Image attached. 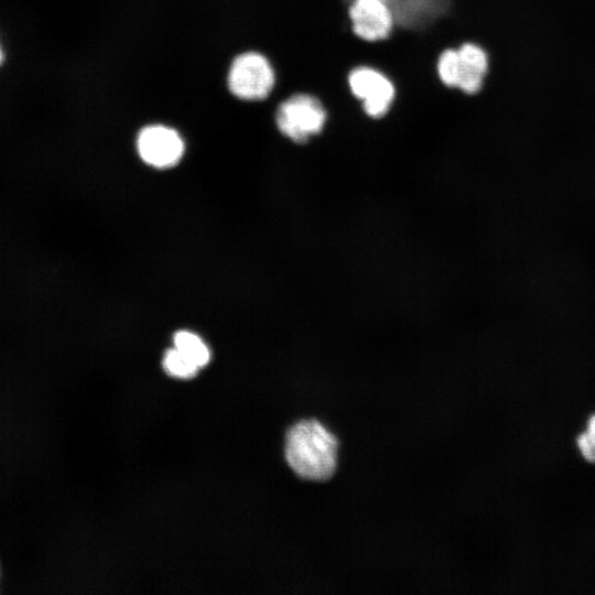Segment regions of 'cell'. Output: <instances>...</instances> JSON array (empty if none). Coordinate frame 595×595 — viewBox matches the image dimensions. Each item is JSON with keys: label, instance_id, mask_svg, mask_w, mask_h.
<instances>
[{"label": "cell", "instance_id": "7", "mask_svg": "<svg viewBox=\"0 0 595 595\" xmlns=\"http://www.w3.org/2000/svg\"><path fill=\"white\" fill-rule=\"evenodd\" d=\"M459 73L457 88L466 95L478 93L489 67L486 51L476 43L464 42L457 47Z\"/></svg>", "mask_w": 595, "mask_h": 595}, {"label": "cell", "instance_id": "9", "mask_svg": "<svg viewBox=\"0 0 595 595\" xmlns=\"http://www.w3.org/2000/svg\"><path fill=\"white\" fill-rule=\"evenodd\" d=\"M435 69L442 85L450 89L457 88L459 73L457 47L444 48L436 57Z\"/></svg>", "mask_w": 595, "mask_h": 595}, {"label": "cell", "instance_id": "2", "mask_svg": "<svg viewBox=\"0 0 595 595\" xmlns=\"http://www.w3.org/2000/svg\"><path fill=\"white\" fill-rule=\"evenodd\" d=\"M327 122V111L315 95L299 93L283 100L275 111L279 131L298 144L320 136Z\"/></svg>", "mask_w": 595, "mask_h": 595}, {"label": "cell", "instance_id": "3", "mask_svg": "<svg viewBox=\"0 0 595 595\" xmlns=\"http://www.w3.org/2000/svg\"><path fill=\"white\" fill-rule=\"evenodd\" d=\"M230 93L242 100L266 99L275 83L274 71L269 60L258 52L238 55L228 72Z\"/></svg>", "mask_w": 595, "mask_h": 595}, {"label": "cell", "instance_id": "8", "mask_svg": "<svg viewBox=\"0 0 595 595\" xmlns=\"http://www.w3.org/2000/svg\"><path fill=\"white\" fill-rule=\"evenodd\" d=\"M174 347L192 360L198 368L206 366L210 351L202 338L190 331H178L173 337Z\"/></svg>", "mask_w": 595, "mask_h": 595}, {"label": "cell", "instance_id": "4", "mask_svg": "<svg viewBox=\"0 0 595 595\" xmlns=\"http://www.w3.org/2000/svg\"><path fill=\"white\" fill-rule=\"evenodd\" d=\"M349 93L361 104L364 113L371 119H382L396 98L393 82L381 71L368 65H358L347 74Z\"/></svg>", "mask_w": 595, "mask_h": 595}, {"label": "cell", "instance_id": "1", "mask_svg": "<svg viewBox=\"0 0 595 595\" xmlns=\"http://www.w3.org/2000/svg\"><path fill=\"white\" fill-rule=\"evenodd\" d=\"M337 436L316 419L294 423L285 436L284 454L290 468L301 478L324 482L338 465Z\"/></svg>", "mask_w": 595, "mask_h": 595}, {"label": "cell", "instance_id": "12", "mask_svg": "<svg viewBox=\"0 0 595 595\" xmlns=\"http://www.w3.org/2000/svg\"><path fill=\"white\" fill-rule=\"evenodd\" d=\"M3 61H4V53H3L2 47L0 45V66L2 65Z\"/></svg>", "mask_w": 595, "mask_h": 595}, {"label": "cell", "instance_id": "6", "mask_svg": "<svg viewBox=\"0 0 595 595\" xmlns=\"http://www.w3.org/2000/svg\"><path fill=\"white\" fill-rule=\"evenodd\" d=\"M137 149L144 163L156 169H169L182 159L185 145L174 129L151 125L139 132Z\"/></svg>", "mask_w": 595, "mask_h": 595}, {"label": "cell", "instance_id": "5", "mask_svg": "<svg viewBox=\"0 0 595 595\" xmlns=\"http://www.w3.org/2000/svg\"><path fill=\"white\" fill-rule=\"evenodd\" d=\"M351 33L367 43H377L390 37L396 17L383 0H351L347 9Z\"/></svg>", "mask_w": 595, "mask_h": 595}, {"label": "cell", "instance_id": "10", "mask_svg": "<svg viewBox=\"0 0 595 595\" xmlns=\"http://www.w3.org/2000/svg\"><path fill=\"white\" fill-rule=\"evenodd\" d=\"M163 368L170 376L181 379L194 377L199 369L175 347L165 351L163 357Z\"/></svg>", "mask_w": 595, "mask_h": 595}, {"label": "cell", "instance_id": "11", "mask_svg": "<svg viewBox=\"0 0 595 595\" xmlns=\"http://www.w3.org/2000/svg\"><path fill=\"white\" fill-rule=\"evenodd\" d=\"M577 445L584 458L595 463V414L588 420L586 431L577 437Z\"/></svg>", "mask_w": 595, "mask_h": 595}]
</instances>
